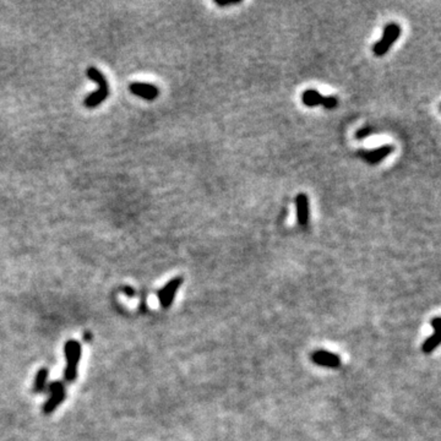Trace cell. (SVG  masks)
<instances>
[{
    "mask_svg": "<svg viewBox=\"0 0 441 441\" xmlns=\"http://www.w3.org/2000/svg\"><path fill=\"white\" fill-rule=\"evenodd\" d=\"M183 283V277H175L168 282L163 288H161L157 292V297L160 299L161 305L164 309H168L171 306L172 302H173L175 293L178 292V289L180 288Z\"/></svg>",
    "mask_w": 441,
    "mask_h": 441,
    "instance_id": "5",
    "label": "cell"
},
{
    "mask_svg": "<svg viewBox=\"0 0 441 441\" xmlns=\"http://www.w3.org/2000/svg\"><path fill=\"white\" fill-rule=\"evenodd\" d=\"M439 322H440V317H437V316L431 321V326L434 327L435 331H437V328H439Z\"/></svg>",
    "mask_w": 441,
    "mask_h": 441,
    "instance_id": "16",
    "label": "cell"
},
{
    "mask_svg": "<svg viewBox=\"0 0 441 441\" xmlns=\"http://www.w3.org/2000/svg\"><path fill=\"white\" fill-rule=\"evenodd\" d=\"M48 375H49V372L46 368L40 369V370L37 371V375H36L35 383H34V392L35 393L45 392L46 388L48 387V385H47V381H48Z\"/></svg>",
    "mask_w": 441,
    "mask_h": 441,
    "instance_id": "11",
    "label": "cell"
},
{
    "mask_svg": "<svg viewBox=\"0 0 441 441\" xmlns=\"http://www.w3.org/2000/svg\"><path fill=\"white\" fill-rule=\"evenodd\" d=\"M401 26L398 24H388L383 29V34L379 41L372 46V52L376 57L385 56L401 36Z\"/></svg>",
    "mask_w": 441,
    "mask_h": 441,
    "instance_id": "3",
    "label": "cell"
},
{
    "mask_svg": "<svg viewBox=\"0 0 441 441\" xmlns=\"http://www.w3.org/2000/svg\"><path fill=\"white\" fill-rule=\"evenodd\" d=\"M439 343H440L439 331H435V332L426 339L425 343H424L423 347H421V349H423L424 353H431L432 350L439 346Z\"/></svg>",
    "mask_w": 441,
    "mask_h": 441,
    "instance_id": "12",
    "label": "cell"
},
{
    "mask_svg": "<svg viewBox=\"0 0 441 441\" xmlns=\"http://www.w3.org/2000/svg\"><path fill=\"white\" fill-rule=\"evenodd\" d=\"M338 105V100H337L336 96H325L324 102H322V107L326 109H333L336 108Z\"/></svg>",
    "mask_w": 441,
    "mask_h": 441,
    "instance_id": "13",
    "label": "cell"
},
{
    "mask_svg": "<svg viewBox=\"0 0 441 441\" xmlns=\"http://www.w3.org/2000/svg\"><path fill=\"white\" fill-rule=\"evenodd\" d=\"M295 206H297V220L299 222L300 226H306L309 222V199L308 195L304 193L298 194L295 198Z\"/></svg>",
    "mask_w": 441,
    "mask_h": 441,
    "instance_id": "9",
    "label": "cell"
},
{
    "mask_svg": "<svg viewBox=\"0 0 441 441\" xmlns=\"http://www.w3.org/2000/svg\"><path fill=\"white\" fill-rule=\"evenodd\" d=\"M65 358L67 366L64 370V380L67 382H73L78 376L79 361L81 359V344L75 339H70L65 343Z\"/></svg>",
    "mask_w": 441,
    "mask_h": 441,
    "instance_id": "2",
    "label": "cell"
},
{
    "mask_svg": "<svg viewBox=\"0 0 441 441\" xmlns=\"http://www.w3.org/2000/svg\"><path fill=\"white\" fill-rule=\"evenodd\" d=\"M240 2H216V4L220 5V7H229V5H235V4H239Z\"/></svg>",
    "mask_w": 441,
    "mask_h": 441,
    "instance_id": "15",
    "label": "cell"
},
{
    "mask_svg": "<svg viewBox=\"0 0 441 441\" xmlns=\"http://www.w3.org/2000/svg\"><path fill=\"white\" fill-rule=\"evenodd\" d=\"M129 90L133 95L145 101H155L160 96V89L156 85L147 82H133L129 86Z\"/></svg>",
    "mask_w": 441,
    "mask_h": 441,
    "instance_id": "6",
    "label": "cell"
},
{
    "mask_svg": "<svg viewBox=\"0 0 441 441\" xmlns=\"http://www.w3.org/2000/svg\"><path fill=\"white\" fill-rule=\"evenodd\" d=\"M393 150H395V147L392 145H382V146H379L375 150L359 151V156L369 164H377L385 160L390 153H392Z\"/></svg>",
    "mask_w": 441,
    "mask_h": 441,
    "instance_id": "7",
    "label": "cell"
},
{
    "mask_svg": "<svg viewBox=\"0 0 441 441\" xmlns=\"http://www.w3.org/2000/svg\"><path fill=\"white\" fill-rule=\"evenodd\" d=\"M47 388L49 391V397L47 398L46 403L43 404V412H45V414H51L57 407H59L63 403V401L65 399V395H67L65 393L67 390H65L64 383L59 381V380L52 381Z\"/></svg>",
    "mask_w": 441,
    "mask_h": 441,
    "instance_id": "4",
    "label": "cell"
},
{
    "mask_svg": "<svg viewBox=\"0 0 441 441\" xmlns=\"http://www.w3.org/2000/svg\"><path fill=\"white\" fill-rule=\"evenodd\" d=\"M86 75L90 80L97 84V90L95 92L90 93L85 97L84 100V106L86 108L93 109L97 108L98 106L102 105L103 102L109 97L111 95V89H109V82L107 80V78L103 75V73L100 69H97L96 67H90L87 68Z\"/></svg>",
    "mask_w": 441,
    "mask_h": 441,
    "instance_id": "1",
    "label": "cell"
},
{
    "mask_svg": "<svg viewBox=\"0 0 441 441\" xmlns=\"http://www.w3.org/2000/svg\"><path fill=\"white\" fill-rule=\"evenodd\" d=\"M324 97L321 93L316 90H306L302 93V102L304 106L306 107H316V106H322L324 102Z\"/></svg>",
    "mask_w": 441,
    "mask_h": 441,
    "instance_id": "10",
    "label": "cell"
},
{
    "mask_svg": "<svg viewBox=\"0 0 441 441\" xmlns=\"http://www.w3.org/2000/svg\"><path fill=\"white\" fill-rule=\"evenodd\" d=\"M311 359L317 365L326 366V368H337L341 364L338 355L327 352V350H317L311 355Z\"/></svg>",
    "mask_w": 441,
    "mask_h": 441,
    "instance_id": "8",
    "label": "cell"
},
{
    "mask_svg": "<svg viewBox=\"0 0 441 441\" xmlns=\"http://www.w3.org/2000/svg\"><path fill=\"white\" fill-rule=\"evenodd\" d=\"M371 133H372V128H370V127L361 128L357 131V133H355V138H357V140H364V139L368 138Z\"/></svg>",
    "mask_w": 441,
    "mask_h": 441,
    "instance_id": "14",
    "label": "cell"
}]
</instances>
